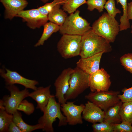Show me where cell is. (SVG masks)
I'll return each mask as SVG.
<instances>
[{"mask_svg":"<svg viewBox=\"0 0 132 132\" xmlns=\"http://www.w3.org/2000/svg\"><path fill=\"white\" fill-rule=\"evenodd\" d=\"M6 88L10 92V95H5L2 99L5 110L8 113L13 114L23 99L29 97L30 93L27 88L20 90L14 85L7 86Z\"/></svg>","mask_w":132,"mask_h":132,"instance_id":"ba28073f","label":"cell"},{"mask_svg":"<svg viewBox=\"0 0 132 132\" xmlns=\"http://www.w3.org/2000/svg\"><path fill=\"white\" fill-rule=\"evenodd\" d=\"M74 102V101L67 102L61 104V111L66 117L67 124L71 125L83 123L81 114L85 105L83 104L77 105Z\"/></svg>","mask_w":132,"mask_h":132,"instance_id":"8fae6325","label":"cell"},{"mask_svg":"<svg viewBox=\"0 0 132 132\" xmlns=\"http://www.w3.org/2000/svg\"><path fill=\"white\" fill-rule=\"evenodd\" d=\"M120 94L118 91H95L86 95L85 98L105 111L120 102L118 97Z\"/></svg>","mask_w":132,"mask_h":132,"instance_id":"52a82bcc","label":"cell"},{"mask_svg":"<svg viewBox=\"0 0 132 132\" xmlns=\"http://www.w3.org/2000/svg\"><path fill=\"white\" fill-rule=\"evenodd\" d=\"M111 83L110 75L103 68L90 75L89 88L91 92L108 91Z\"/></svg>","mask_w":132,"mask_h":132,"instance_id":"7c38bea8","label":"cell"},{"mask_svg":"<svg viewBox=\"0 0 132 132\" xmlns=\"http://www.w3.org/2000/svg\"><path fill=\"white\" fill-rule=\"evenodd\" d=\"M79 14V11L77 10L67 16L63 24L60 26L61 34L82 36L92 29L89 23Z\"/></svg>","mask_w":132,"mask_h":132,"instance_id":"277c9868","label":"cell"},{"mask_svg":"<svg viewBox=\"0 0 132 132\" xmlns=\"http://www.w3.org/2000/svg\"><path fill=\"white\" fill-rule=\"evenodd\" d=\"M44 3H46L49 0H40Z\"/></svg>","mask_w":132,"mask_h":132,"instance_id":"e575fe53","label":"cell"},{"mask_svg":"<svg viewBox=\"0 0 132 132\" xmlns=\"http://www.w3.org/2000/svg\"><path fill=\"white\" fill-rule=\"evenodd\" d=\"M0 74L4 79L7 86L19 84L24 86L25 88L34 90L37 88L36 86L38 84L37 81L25 78L15 71H12L6 68L4 69H0Z\"/></svg>","mask_w":132,"mask_h":132,"instance_id":"9c48e42d","label":"cell"},{"mask_svg":"<svg viewBox=\"0 0 132 132\" xmlns=\"http://www.w3.org/2000/svg\"><path fill=\"white\" fill-rule=\"evenodd\" d=\"M122 103L123 102L120 101L118 103L105 111L104 121L110 124L121 122L120 111Z\"/></svg>","mask_w":132,"mask_h":132,"instance_id":"ac0fdd59","label":"cell"},{"mask_svg":"<svg viewBox=\"0 0 132 132\" xmlns=\"http://www.w3.org/2000/svg\"><path fill=\"white\" fill-rule=\"evenodd\" d=\"M5 8V19L11 20L24 10L28 4L26 0H0Z\"/></svg>","mask_w":132,"mask_h":132,"instance_id":"5bb4252c","label":"cell"},{"mask_svg":"<svg viewBox=\"0 0 132 132\" xmlns=\"http://www.w3.org/2000/svg\"><path fill=\"white\" fill-rule=\"evenodd\" d=\"M122 91V94L118 95L120 100L123 102H132V86L130 88H124Z\"/></svg>","mask_w":132,"mask_h":132,"instance_id":"4dcf8cb0","label":"cell"},{"mask_svg":"<svg viewBox=\"0 0 132 132\" xmlns=\"http://www.w3.org/2000/svg\"><path fill=\"white\" fill-rule=\"evenodd\" d=\"M34 109L33 104L25 99L21 102L17 108L18 110L22 111L28 115L33 113Z\"/></svg>","mask_w":132,"mask_h":132,"instance_id":"83f0119b","label":"cell"},{"mask_svg":"<svg viewBox=\"0 0 132 132\" xmlns=\"http://www.w3.org/2000/svg\"><path fill=\"white\" fill-rule=\"evenodd\" d=\"M92 127L94 132H114L111 124L104 121L93 123Z\"/></svg>","mask_w":132,"mask_h":132,"instance_id":"484cf974","label":"cell"},{"mask_svg":"<svg viewBox=\"0 0 132 132\" xmlns=\"http://www.w3.org/2000/svg\"><path fill=\"white\" fill-rule=\"evenodd\" d=\"M132 124L126 122L111 124L114 132H132Z\"/></svg>","mask_w":132,"mask_h":132,"instance_id":"f1b7e54d","label":"cell"},{"mask_svg":"<svg viewBox=\"0 0 132 132\" xmlns=\"http://www.w3.org/2000/svg\"><path fill=\"white\" fill-rule=\"evenodd\" d=\"M61 5L59 4H57L48 15V20L50 22L59 26L63 24L67 16L65 11L60 8Z\"/></svg>","mask_w":132,"mask_h":132,"instance_id":"d6986e66","label":"cell"},{"mask_svg":"<svg viewBox=\"0 0 132 132\" xmlns=\"http://www.w3.org/2000/svg\"><path fill=\"white\" fill-rule=\"evenodd\" d=\"M55 97L53 95L50 98L43 112V115L38 120V123L42 126L43 131L54 132L53 124L57 118L59 120V126L66 125L67 124L66 117L61 112V104L56 101Z\"/></svg>","mask_w":132,"mask_h":132,"instance_id":"7a4b0ae2","label":"cell"},{"mask_svg":"<svg viewBox=\"0 0 132 132\" xmlns=\"http://www.w3.org/2000/svg\"><path fill=\"white\" fill-rule=\"evenodd\" d=\"M86 0H66L62 5L63 9L69 14L75 12L81 5L86 3Z\"/></svg>","mask_w":132,"mask_h":132,"instance_id":"cb8c5ba5","label":"cell"},{"mask_svg":"<svg viewBox=\"0 0 132 132\" xmlns=\"http://www.w3.org/2000/svg\"><path fill=\"white\" fill-rule=\"evenodd\" d=\"M90 75L77 67L74 69L70 78L69 89L64 97L67 100L76 98L89 88Z\"/></svg>","mask_w":132,"mask_h":132,"instance_id":"5b68a950","label":"cell"},{"mask_svg":"<svg viewBox=\"0 0 132 132\" xmlns=\"http://www.w3.org/2000/svg\"><path fill=\"white\" fill-rule=\"evenodd\" d=\"M103 52L90 57L81 58L77 62V67L85 73L90 75L99 69L100 60Z\"/></svg>","mask_w":132,"mask_h":132,"instance_id":"2e32d148","label":"cell"},{"mask_svg":"<svg viewBox=\"0 0 132 132\" xmlns=\"http://www.w3.org/2000/svg\"><path fill=\"white\" fill-rule=\"evenodd\" d=\"M43 26L44 30L43 33L39 39L34 45L35 47L43 45L44 42L53 33L59 31L60 28L59 26L50 22H46Z\"/></svg>","mask_w":132,"mask_h":132,"instance_id":"44dd1931","label":"cell"},{"mask_svg":"<svg viewBox=\"0 0 132 132\" xmlns=\"http://www.w3.org/2000/svg\"><path fill=\"white\" fill-rule=\"evenodd\" d=\"M56 2L63 5L66 1V0H53Z\"/></svg>","mask_w":132,"mask_h":132,"instance_id":"836d02e7","label":"cell"},{"mask_svg":"<svg viewBox=\"0 0 132 132\" xmlns=\"http://www.w3.org/2000/svg\"><path fill=\"white\" fill-rule=\"evenodd\" d=\"M120 61L125 70L132 75V53L124 55L120 57Z\"/></svg>","mask_w":132,"mask_h":132,"instance_id":"4316f807","label":"cell"},{"mask_svg":"<svg viewBox=\"0 0 132 132\" xmlns=\"http://www.w3.org/2000/svg\"><path fill=\"white\" fill-rule=\"evenodd\" d=\"M81 37L80 35H62L57 46L62 57L68 59L80 55Z\"/></svg>","mask_w":132,"mask_h":132,"instance_id":"8992f818","label":"cell"},{"mask_svg":"<svg viewBox=\"0 0 132 132\" xmlns=\"http://www.w3.org/2000/svg\"><path fill=\"white\" fill-rule=\"evenodd\" d=\"M131 33H132V25L131 26Z\"/></svg>","mask_w":132,"mask_h":132,"instance_id":"d590c367","label":"cell"},{"mask_svg":"<svg viewBox=\"0 0 132 132\" xmlns=\"http://www.w3.org/2000/svg\"><path fill=\"white\" fill-rule=\"evenodd\" d=\"M106 2V0H87V9L92 11L96 9L101 12L103 11Z\"/></svg>","mask_w":132,"mask_h":132,"instance_id":"d4e9b609","label":"cell"},{"mask_svg":"<svg viewBox=\"0 0 132 132\" xmlns=\"http://www.w3.org/2000/svg\"><path fill=\"white\" fill-rule=\"evenodd\" d=\"M51 86L50 85L45 87H38L29 94V97L37 102L36 108L40 109L42 112L47 104L49 98L53 95L50 93Z\"/></svg>","mask_w":132,"mask_h":132,"instance_id":"e0dca14e","label":"cell"},{"mask_svg":"<svg viewBox=\"0 0 132 132\" xmlns=\"http://www.w3.org/2000/svg\"><path fill=\"white\" fill-rule=\"evenodd\" d=\"M13 118V114L8 113L4 107L0 108V132H8Z\"/></svg>","mask_w":132,"mask_h":132,"instance_id":"7402d4cb","label":"cell"},{"mask_svg":"<svg viewBox=\"0 0 132 132\" xmlns=\"http://www.w3.org/2000/svg\"><path fill=\"white\" fill-rule=\"evenodd\" d=\"M104 8L107 10V13L109 15L114 18L117 14L121 12L119 9L116 7L114 0H108L105 4Z\"/></svg>","mask_w":132,"mask_h":132,"instance_id":"f546056e","label":"cell"},{"mask_svg":"<svg viewBox=\"0 0 132 132\" xmlns=\"http://www.w3.org/2000/svg\"><path fill=\"white\" fill-rule=\"evenodd\" d=\"M16 17L21 18L23 22H26L27 26L32 29L40 28L48 20V16L42 14L37 8L22 10Z\"/></svg>","mask_w":132,"mask_h":132,"instance_id":"30bf717a","label":"cell"},{"mask_svg":"<svg viewBox=\"0 0 132 132\" xmlns=\"http://www.w3.org/2000/svg\"><path fill=\"white\" fill-rule=\"evenodd\" d=\"M13 115V121L22 132H30L35 130L43 128L42 125L39 123L34 125H30L25 123L22 119L21 113L18 110L14 113Z\"/></svg>","mask_w":132,"mask_h":132,"instance_id":"ffe728a7","label":"cell"},{"mask_svg":"<svg viewBox=\"0 0 132 132\" xmlns=\"http://www.w3.org/2000/svg\"><path fill=\"white\" fill-rule=\"evenodd\" d=\"M73 70L74 69L70 67L64 69L54 83L55 89V96L61 104L66 102L64 96L69 89L70 76Z\"/></svg>","mask_w":132,"mask_h":132,"instance_id":"4fadbf2b","label":"cell"},{"mask_svg":"<svg viewBox=\"0 0 132 132\" xmlns=\"http://www.w3.org/2000/svg\"><path fill=\"white\" fill-rule=\"evenodd\" d=\"M127 16L129 20H132V1L128 3Z\"/></svg>","mask_w":132,"mask_h":132,"instance_id":"d6a6232c","label":"cell"},{"mask_svg":"<svg viewBox=\"0 0 132 132\" xmlns=\"http://www.w3.org/2000/svg\"><path fill=\"white\" fill-rule=\"evenodd\" d=\"M93 31L110 43H113L120 31L119 25L115 18L104 12L93 23Z\"/></svg>","mask_w":132,"mask_h":132,"instance_id":"3957f363","label":"cell"},{"mask_svg":"<svg viewBox=\"0 0 132 132\" xmlns=\"http://www.w3.org/2000/svg\"><path fill=\"white\" fill-rule=\"evenodd\" d=\"M110 43L96 33L92 29L82 36L81 58L88 57L102 52H110L112 48Z\"/></svg>","mask_w":132,"mask_h":132,"instance_id":"6da1fadb","label":"cell"},{"mask_svg":"<svg viewBox=\"0 0 132 132\" xmlns=\"http://www.w3.org/2000/svg\"><path fill=\"white\" fill-rule=\"evenodd\" d=\"M82 114L83 119L92 123L104 121V111L89 101L85 104Z\"/></svg>","mask_w":132,"mask_h":132,"instance_id":"9a60e30c","label":"cell"},{"mask_svg":"<svg viewBox=\"0 0 132 132\" xmlns=\"http://www.w3.org/2000/svg\"><path fill=\"white\" fill-rule=\"evenodd\" d=\"M120 114L121 122L132 124V102H123L120 109Z\"/></svg>","mask_w":132,"mask_h":132,"instance_id":"603a6c76","label":"cell"},{"mask_svg":"<svg viewBox=\"0 0 132 132\" xmlns=\"http://www.w3.org/2000/svg\"><path fill=\"white\" fill-rule=\"evenodd\" d=\"M8 132H22V130L13 121H12L10 124Z\"/></svg>","mask_w":132,"mask_h":132,"instance_id":"1f68e13d","label":"cell"}]
</instances>
